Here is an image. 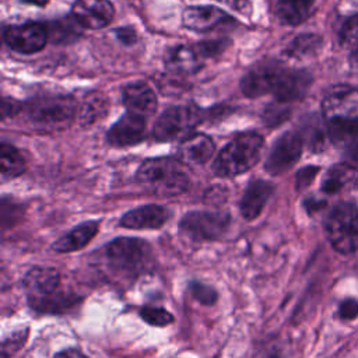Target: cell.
<instances>
[{"label":"cell","mask_w":358,"mask_h":358,"mask_svg":"<svg viewBox=\"0 0 358 358\" xmlns=\"http://www.w3.org/2000/svg\"><path fill=\"white\" fill-rule=\"evenodd\" d=\"M348 158L358 162V141H355L352 145L348 147V152H347Z\"/></svg>","instance_id":"7bdbcfd3"},{"label":"cell","mask_w":358,"mask_h":358,"mask_svg":"<svg viewBox=\"0 0 358 358\" xmlns=\"http://www.w3.org/2000/svg\"><path fill=\"white\" fill-rule=\"evenodd\" d=\"M137 180L159 197H173L189 187V176L183 165L172 158H151L141 164Z\"/></svg>","instance_id":"3957f363"},{"label":"cell","mask_w":358,"mask_h":358,"mask_svg":"<svg viewBox=\"0 0 358 358\" xmlns=\"http://www.w3.org/2000/svg\"><path fill=\"white\" fill-rule=\"evenodd\" d=\"M116 35H117V38H119L123 43H126V45L133 43L134 39H136V32L131 31V29H127V28H120V29H117V31H116Z\"/></svg>","instance_id":"ab89813d"},{"label":"cell","mask_w":358,"mask_h":358,"mask_svg":"<svg viewBox=\"0 0 358 358\" xmlns=\"http://www.w3.org/2000/svg\"><path fill=\"white\" fill-rule=\"evenodd\" d=\"M224 45H225L224 41H207V42L197 43L196 48L203 57H210V56L218 55L224 49Z\"/></svg>","instance_id":"8d00e7d4"},{"label":"cell","mask_w":358,"mask_h":358,"mask_svg":"<svg viewBox=\"0 0 358 358\" xmlns=\"http://www.w3.org/2000/svg\"><path fill=\"white\" fill-rule=\"evenodd\" d=\"M24 3H28V4H34V6H45L49 3V0H21Z\"/></svg>","instance_id":"bcb514c9"},{"label":"cell","mask_w":358,"mask_h":358,"mask_svg":"<svg viewBox=\"0 0 358 358\" xmlns=\"http://www.w3.org/2000/svg\"><path fill=\"white\" fill-rule=\"evenodd\" d=\"M225 4H228L231 8L239 11V13H250V3L248 0H220Z\"/></svg>","instance_id":"f35d334b"},{"label":"cell","mask_w":358,"mask_h":358,"mask_svg":"<svg viewBox=\"0 0 358 358\" xmlns=\"http://www.w3.org/2000/svg\"><path fill=\"white\" fill-rule=\"evenodd\" d=\"M326 133L336 147L348 148L358 141V117L338 116L326 120Z\"/></svg>","instance_id":"cb8c5ba5"},{"label":"cell","mask_w":358,"mask_h":358,"mask_svg":"<svg viewBox=\"0 0 358 358\" xmlns=\"http://www.w3.org/2000/svg\"><path fill=\"white\" fill-rule=\"evenodd\" d=\"M53 358H88L87 355H84L81 351L76 350V348H69V350H63L59 354H56Z\"/></svg>","instance_id":"b9f144b4"},{"label":"cell","mask_w":358,"mask_h":358,"mask_svg":"<svg viewBox=\"0 0 358 358\" xmlns=\"http://www.w3.org/2000/svg\"><path fill=\"white\" fill-rule=\"evenodd\" d=\"M201 119V110L194 106H171L158 117L154 126V136L159 141L186 138Z\"/></svg>","instance_id":"52a82bcc"},{"label":"cell","mask_w":358,"mask_h":358,"mask_svg":"<svg viewBox=\"0 0 358 358\" xmlns=\"http://www.w3.org/2000/svg\"><path fill=\"white\" fill-rule=\"evenodd\" d=\"M225 20H228V15L211 6H197V7H189L183 13V25L193 31H210L220 24H222Z\"/></svg>","instance_id":"7402d4cb"},{"label":"cell","mask_w":358,"mask_h":358,"mask_svg":"<svg viewBox=\"0 0 358 358\" xmlns=\"http://www.w3.org/2000/svg\"><path fill=\"white\" fill-rule=\"evenodd\" d=\"M358 187V168L348 162L333 165L322 180V190L326 194L350 192Z\"/></svg>","instance_id":"e0dca14e"},{"label":"cell","mask_w":358,"mask_h":358,"mask_svg":"<svg viewBox=\"0 0 358 358\" xmlns=\"http://www.w3.org/2000/svg\"><path fill=\"white\" fill-rule=\"evenodd\" d=\"M18 112V103L13 99H4L3 101V117L11 116Z\"/></svg>","instance_id":"60d3db41"},{"label":"cell","mask_w":358,"mask_h":358,"mask_svg":"<svg viewBox=\"0 0 358 358\" xmlns=\"http://www.w3.org/2000/svg\"><path fill=\"white\" fill-rule=\"evenodd\" d=\"M350 64L355 69H358V45L352 49L351 55H350Z\"/></svg>","instance_id":"ee69618b"},{"label":"cell","mask_w":358,"mask_h":358,"mask_svg":"<svg viewBox=\"0 0 358 358\" xmlns=\"http://www.w3.org/2000/svg\"><path fill=\"white\" fill-rule=\"evenodd\" d=\"M262 151L263 137L260 134L242 133L221 150L213 164V171L224 178L241 175L256 165Z\"/></svg>","instance_id":"277c9868"},{"label":"cell","mask_w":358,"mask_h":358,"mask_svg":"<svg viewBox=\"0 0 358 358\" xmlns=\"http://www.w3.org/2000/svg\"><path fill=\"white\" fill-rule=\"evenodd\" d=\"M99 222L98 221H85L77 227H74L70 232L59 238L53 245L52 249L57 253H70L85 248L94 236L98 234Z\"/></svg>","instance_id":"603a6c76"},{"label":"cell","mask_w":358,"mask_h":358,"mask_svg":"<svg viewBox=\"0 0 358 358\" xmlns=\"http://www.w3.org/2000/svg\"><path fill=\"white\" fill-rule=\"evenodd\" d=\"M340 43L344 48H355L358 45V14L345 20L340 29Z\"/></svg>","instance_id":"d6a6232c"},{"label":"cell","mask_w":358,"mask_h":358,"mask_svg":"<svg viewBox=\"0 0 358 358\" xmlns=\"http://www.w3.org/2000/svg\"><path fill=\"white\" fill-rule=\"evenodd\" d=\"M280 69L281 66L277 63H266L252 69L241 81L242 92L249 98L273 92Z\"/></svg>","instance_id":"9a60e30c"},{"label":"cell","mask_w":358,"mask_h":358,"mask_svg":"<svg viewBox=\"0 0 358 358\" xmlns=\"http://www.w3.org/2000/svg\"><path fill=\"white\" fill-rule=\"evenodd\" d=\"M165 64L166 69L173 74H193L201 69L203 56L196 46L179 45L166 53Z\"/></svg>","instance_id":"d6986e66"},{"label":"cell","mask_w":358,"mask_h":358,"mask_svg":"<svg viewBox=\"0 0 358 358\" xmlns=\"http://www.w3.org/2000/svg\"><path fill=\"white\" fill-rule=\"evenodd\" d=\"M169 220V211L158 204H148L127 211L120 225L130 229H157Z\"/></svg>","instance_id":"2e32d148"},{"label":"cell","mask_w":358,"mask_h":358,"mask_svg":"<svg viewBox=\"0 0 358 358\" xmlns=\"http://www.w3.org/2000/svg\"><path fill=\"white\" fill-rule=\"evenodd\" d=\"M313 81V77L306 70H288L281 67L275 84L273 88V95L275 101L292 102L303 98Z\"/></svg>","instance_id":"8fae6325"},{"label":"cell","mask_w":358,"mask_h":358,"mask_svg":"<svg viewBox=\"0 0 358 358\" xmlns=\"http://www.w3.org/2000/svg\"><path fill=\"white\" fill-rule=\"evenodd\" d=\"M317 171H319L317 166H306V168L301 169L296 173V186H298V189L306 187L313 180V178L316 176Z\"/></svg>","instance_id":"74e56055"},{"label":"cell","mask_w":358,"mask_h":358,"mask_svg":"<svg viewBox=\"0 0 358 358\" xmlns=\"http://www.w3.org/2000/svg\"><path fill=\"white\" fill-rule=\"evenodd\" d=\"M322 43H323L322 36L316 34H301L292 39V42L288 45L284 53L288 57H295V59L310 57L320 50Z\"/></svg>","instance_id":"4316f807"},{"label":"cell","mask_w":358,"mask_h":358,"mask_svg":"<svg viewBox=\"0 0 358 358\" xmlns=\"http://www.w3.org/2000/svg\"><path fill=\"white\" fill-rule=\"evenodd\" d=\"M7 46L18 53H36L42 50L48 42V29L38 22L7 27L3 32Z\"/></svg>","instance_id":"30bf717a"},{"label":"cell","mask_w":358,"mask_h":358,"mask_svg":"<svg viewBox=\"0 0 358 358\" xmlns=\"http://www.w3.org/2000/svg\"><path fill=\"white\" fill-rule=\"evenodd\" d=\"M108 98L101 92L88 94L78 110V122L83 127L92 126L108 113Z\"/></svg>","instance_id":"d4e9b609"},{"label":"cell","mask_w":358,"mask_h":358,"mask_svg":"<svg viewBox=\"0 0 358 358\" xmlns=\"http://www.w3.org/2000/svg\"><path fill=\"white\" fill-rule=\"evenodd\" d=\"M71 13L83 28L99 29L110 22L113 6L108 0H76Z\"/></svg>","instance_id":"4fadbf2b"},{"label":"cell","mask_w":358,"mask_h":358,"mask_svg":"<svg viewBox=\"0 0 358 358\" xmlns=\"http://www.w3.org/2000/svg\"><path fill=\"white\" fill-rule=\"evenodd\" d=\"M231 224L228 213L221 211H193L186 214L179 228L182 234L193 242L215 241L221 238Z\"/></svg>","instance_id":"ba28073f"},{"label":"cell","mask_w":358,"mask_h":358,"mask_svg":"<svg viewBox=\"0 0 358 358\" xmlns=\"http://www.w3.org/2000/svg\"><path fill=\"white\" fill-rule=\"evenodd\" d=\"M281 351L278 348H274V347H270L267 350V354H266V358H281Z\"/></svg>","instance_id":"f6af8a7d"},{"label":"cell","mask_w":358,"mask_h":358,"mask_svg":"<svg viewBox=\"0 0 358 358\" xmlns=\"http://www.w3.org/2000/svg\"><path fill=\"white\" fill-rule=\"evenodd\" d=\"M140 316L144 322H147L151 326H166L173 322V316L159 306H143L140 309Z\"/></svg>","instance_id":"1f68e13d"},{"label":"cell","mask_w":358,"mask_h":358,"mask_svg":"<svg viewBox=\"0 0 358 358\" xmlns=\"http://www.w3.org/2000/svg\"><path fill=\"white\" fill-rule=\"evenodd\" d=\"M214 148V143L208 136L196 133L183 138L179 145V158L186 164L203 165L213 157Z\"/></svg>","instance_id":"44dd1931"},{"label":"cell","mask_w":358,"mask_h":358,"mask_svg":"<svg viewBox=\"0 0 358 358\" xmlns=\"http://www.w3.org/2000/svg\"><path fill=\"white\" fill-rule=\"evenodd\" d=\"M189 289H190L193 298L196 301H199L201 305L211 306L213 303L217 302V298H218L217 291L210 285H206L199 281H193V282H190Z\"/></svg>","instance_id":"836d02e7"},{"label":"cell","mask_w":358,"mask_h":358,"mask_svg":"<svg viewBox=\"0 0 358 358\" xmlns=\"http://www.w3.org/2000/svg\"><path fill=\"white\" fill-rule=\"evenodd\" d=\"M145 136V117L127 112L108 131V141L115 147L140 143Z\"/></svg>","instance_id":"5bb4252c"},{"label":"cell","mask_w":358,"mask_h":358,"mask_svg":"<svg viewBox=\"0 0 358 358\" xmlns=\"http://www.w3.org/2000/svg\"><path fill=\"white\" fill-rule=\"evenodd\" d=\"M123 102L129 112L150 116L157 109V96L154 91L143 83H134L123 90Z\"/></svg>","instance_id":"ffe728a7"},{"label":"cell","mask_w":358,"mask_h":358,"mask_svg":"<svg viewBox=\"0 0 358 358\" xmlns=\"http://www.w3.org/2000/svg\"><path fill=\"white\" fill-rule=\"evenodd\" d=\"M291 115V109L287 105V102H280L275 101L273 103H270L264 112H263V120L266 123V126L270 127H275L281 123H284Z\"/></svg>","instance_id":"4dcf8cb0"},{"label":"cell","mask_w":358,"mask_h":358,"mask_svg":"<svg viewBox=\"0 0 358 358\" xmlns=\"http://www.w3.org/2000/svg\"><path fill=\"white\" fill-rule=\"evenodd\" d=\"M303 140L296 131H287L277 138L266 161V171L271 175H281L291 169L302 154Z\"/></svg>","instance_id":"9c48e42d"},{"label":"cell","mask_w":358,"mask_h":358,"mask_svg":"<svg viewBox=\"0 0 358 358\" xmlns=\"http://www.w3.org/2000/svg\"><path fill=\"white\" fill-rule=\"evenodd\" d=\"M302 140L306 141L308 147L317 152V151H322L324 148V130L323 127L320 126V122L317 120L316 116L313 117H309L303 126H302V131L299 133Z\"/></svg>","instance_id":"f546056e"},{"label":"cell","mask_w":358,"mask_h":358,"mask_svg":"<svg viewBox=\"0 0 358 358\" xmlns=\"http://www.w3.org/2000/svg\"><path fill=\"white\" fill-rule=\"evenodd\" d=\"M29 306L39 313H63L76 306L80 298L62 289L60 273L52 267H34L22 281Z\"/></svg>","instance_id":"6da1fadb"},{"label":"cell","mask_w":358,"mask_h":358,"mask_svg":"<svg viewBox=\"0 0 358 358\" xmlns=\"http://www.w3.org/2000/svg\"><path fill=\"white\" fill-rule=\"evenodd\" d=\"M81 25L76 18H63L52 22L48 28V34L55 43H70L76 41L81 34Z\"/></svg>","instance_id":"f1b7e54d"},{"label":"cell","mask_w":358,"mask_h":358,"mask_svg":"<svg viewBox=\"0 0 358 358\" xmlns=\"http://www.w3.org/2000/svg\"><path fill=\"white\" fill-rule=\"evenodd\" d=\"M358 108V90L348 84H338L331 87L323 98L322 112L324 119L351 116Z\"/></svg>","instance_id":"7c38bea8"},{"label":"cell","mask_w":358,"mask_h":358,"mask_svg":"<svg viewBox=\"0 0 358 358\" xmlns=\"http://www.w3.org/2000/svg\"><path fill=\"white\" fill-rule=\"evenodd\" d=\"M27 334H28L27 330L18 331V333L13 334L8 340L3 341V347H1V355H3V358H6L7 355L13 354L14 351H17V350L24 344V341H25V338H27Z\"/></svg>","instance_id":"e575fe53"},{"label":"cell","mask_w":358,"mask_h":358,"mask_svg":"<svg viewBox=\"0 0 358 358\" xmlns=\"http://www.w3.org/2000/svg\"><path fill=\"white\" fill-rule=\"evenodd\" d=\"M315 0H278L277 17L282 24L298 25L309 15Z\"/></svg>","instance_id":"484cf974"},{"label":"cell","mask_w":358,"mask_h":358,"mask_svg":"<svg viewBox=\"0 0 358 358\" xmlns=\"http://www.w3.org/2000/svg\"><path fill=\"white\" fill-rule=\"evenodd\" d=\"M324 234L338 253L358 250V208L352 203H338L327 213Z\"/></svg>","instance_id":"5b68a950"},{"label":"cell","mask_w":358,"mask_h":358,"mask_svg":"<svg viewBox=\"0 0 358 358\" xmlns=\"http://www.w3.org/2000/svg\"><path fill=\"white\" fill-rule=\"evenodd\" d=\"M350 1H351L354 6H358V0H350Z\"/></svg>","instance_id":"7dc6e473"},{"label":"cell","mask_w":358,"mask_h":358,"mask_svg":"<svg viewBox=\"0 0 358 358\" xmlns=\"http://www.w3.org/2000/svg\"><path fill=\"white\" fill-rule=\"evenodd\" d=\"M25 171V161L20 151L7 144H1V179H13L20 176Z\"/></svg>","instance_id":"83f0119b"},{"label":"cell","mask_w":358,"mask_h":358,"mask_svg":"<svg viewBox=\"0 0 358 358\" xmlns=\"http://www.w3.org/2000/svg\"><path fill=\"white\" fill-rule=\"evenodd\" d=\"M274 192V186L263 179L252 180L243 193L239 208L246 220H255L260 215L263 207Z\"/></svg>","instance_id":"ac0fdd59"},{"label":"cell","mask_w":358,"mask_h":358,"mask_svg":"<svg viewBox=\"0 0 358 358\" xmlns=\"http://www.w3.org/2000/svg\"><path fill=\"white\" fill-rule=\"evenodd\" d=\"M99 252L108 271L123 281L147 273L154 262L151 246L138 238H117Z\"/></svg>","instance_id":"7a4b0ae2"},{"label":"cell","mask_w":358,"mask_h":358,"mask_svg":"<svg viewBox=\"0 0 358 358\" xmlns=\"http://www.w3.org/2000/svg\"><path fill=\"white\" fill-rule=\"evenodd\" d=\"M76 103L70 96L53 95L35 99L28 106V117L34 127L43 131L62 130L74 117Z\"/></svg>","instance_id":"8992f818"},{"label":"cell","mask_w":358,"mask_h":358,"mask_svg":"<svg viewBox=\"0 0 358 358\" xmlns=\"http://www.w3.org/2000/svg\"><path fill=\"white\" fill-rule=\"evenodd\" d=\"M338 315L345 320L355 319L358 316V301L354 298L344 299L338 306Z\"/></svg>","instance_id":"d590c367"}]
</instances>
